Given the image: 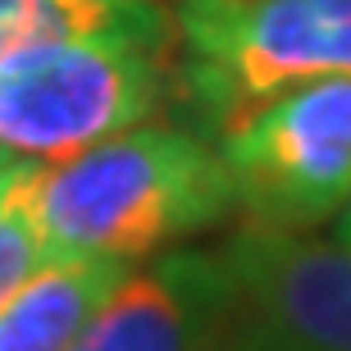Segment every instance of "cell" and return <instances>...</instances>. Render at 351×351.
<instances>
[{
    "mask_svg": "<svg viewBox=\"0 0 351 351\" xmlns=\"http://www.w3.org/2000/svg\"><path fill=\"white\" fill-rule=\"evenodd\" d=\"M69 37L173 41V14L156 0H0V55Z\"/></svg>",
    "mask_w": 351,
    "mask_h": 351,
    "instance_id": "obj_8",
    "label": "cell"
},
{
    "mask_svg": "<svg viewBox=\"0 0 351 351\" xmlns=\"http://www.w3.org/2000/svg\"><path fill=\"white\" fill-rule=\"evenodd\" d=\"M169 14L173 91L210 142L274 91L351 78V0H178Z\"/></svg>",
    "mask_w": 351,
    "mask_h": 351,
    "instance_id": "obj_2",
    "label": "cell"
},
{
    "mask_svg": "<svg viewBox=\"0 0 351 351\" xmlns=\"http://www.w3.org/2000/svg\"><path fill=\"white\" fill-rule=\"evenodd\" d=\"M233 324V274L219 247H169L132 265L69 351H219Z\"/></svg>",
    "mask_w": 351,
    "mask_h": 351,
    "instance_id": "obj_6",
    "label": "cell"
},
{
    "mask_svg": "<svg viewBox=\"0 0 351 351\" xmlns=\"http://www.w3.org/2000/svg\"><path fill=\"white\" fill-rule=\"evenodd\" d=\"M128 269V261L110 256L46 261L0 306V351H69Z\"/></svg>",
    "mask_w": 351,
    "mask_h": 351,
    "instance_id": "obj_7",
    "label": "cell"
},
{
    "mask_svg": "<svg viewBox=\"0 0 351 351\" xmlns=\"http://www.w3.org/2000/svg\"><path fill=\"white\" fill-rule=\"evenodd\" d=\"M41 242L60 256L151 261L233 215V187L206 132L137 123L32 173Z\"/></svg>",
    "mask_w": 351,
    "mask_h": 351,
    "instance_id": "obj_1",
    "label": "cell"
},
{
    "mask_svg": "<svg viewBox=\"0 0 351 351\" xmlns=\"http://www.w3.org/2000/svg\"><path fill=\"white\" fill-rule=\"evenodd\" d=\"M41 160L14 156V165L0 173V306L51 261L41 242L37 215H32V173Z\"/></svg>",
    "mask_w": 351,
    "mask_h": 351,
    "instance_id": "obj_9",
    "label": "cell"
},
{
    "mask_svg": "<svg viewBox=\"0 0 351 351\" xmlns=\"http://www.w3.org/2000/svg\"><path fill=\"white\" fill-rule=\"evenodd\" d=\"M173 91V41L69 37L0 55V146L64 160L137 128Z\"/></svg>",
    "mask_w": 351,
    "mask_h": 351,
    "instance_id": "obj_3",
    "label": "cell"
},
{
    "mask_svg": "<svg viewBox=\"0 0 351 351\" xmlns=\"http://www.w3.org/2000/svg\"><path fill=\"white\" fill-rule=\"evenodd\" d=\"M333 242H342V247H351V201L338 210V219H333Z\"/></svg>",
    "mask_w": 351,
    "mask_h": 351,
    "instance_id": "obj_10",
    "label": "cell"
},
{
    "mask_svg": "<svg viewBox=\"0 0 351 351\" xmlns=\"http://www.w3.org/2000/svg\"><path fill=\"white\" fill-rule=\"evenodd\" d=\"M10 165H14V151H5V146H0V173L10 169Z\"/></svg>",
    "mask_w": 351,
    "mask_h": 351,
    "instance_id": "obj_11",
    "label": "cell"
},
{
    "mask_svg": "<svg viewBox=\"0 0 351 351\" xmlns=\"http://www.w3.org/2000/svg\"><path fill=\"white\" fill-rule=\"evenodd\" d=\"M215 151L242 223L278 233L333 223L351 201V78L274 91L215 132Z\"/></svg>",
    "mask_w": 351,
    "mask_h": 351,
    "instance_id": "obj_4",
    "label": "cell"
},
{
    "mask_svg": "<svg viewBox=\"0 0 351 351\" xmlns=\"http://www.w3.org/2000/svg\"><path fill=\"white\" fill-rule=\"evenodd\" d=\"M219 256L233 274L219 351H351V247L242 223Z\"/></svg>",
    "mask_w": 351,
    "mask_h": 351,
    "instance_id": "obj_5",
    "label": "cell"
}]
</instances>
